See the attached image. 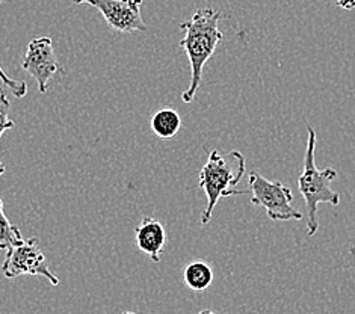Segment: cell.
Masks as SVG:
<instances>
[{
    "label": "cell",
    "mask_w": 355,
    "mask_h": 314,
    "mask_svg": "<svg viewBox=\"0 0 355 314\" xmlns=\"http://www.w3.org/2000/svg\"><path fill=\"white\" fill-rule=\"evenodd\" d=\"M307 148L304 156V168L298 178V189L307 206V236L313 237L319 230L318 207L319 204L339 206L340 195L331 189V183L337 178L334 168L319 169L315 162L316 152V132L311 125H307Z\"/></svg>",
    "instance_id": "2"
},
{
    "label": "cell",
    "mask_w": 355,
    "mask_h": 314,
    "mask_svg": "<svg viewBox=\"0 0 355 314\" xmlns=\"http://www.w3.org/2000/svg\"><path fill=\"white\" fill-rule=\"evenodd\" d=\"M150 127L160 139H171L182 129V116L173 107H162L151 116Z\"/></svg>",
    "instance_id": "10"
},
{
    "label": "cell",
    "mask_w": 355,
    "mask_h": 314,
    "mask_svg": "<svg viewBox=\"0 0 355 314\" xmlns=\"http://www.w3.org/2000/svg\"><path fill=\"white\" fill-rule=\"evenodd\" d=\"M0 80L3 82V85L6 88H10V91L12 92V96L17 98H23L24 96L28 94V83L24 80H17L10 78L5 73V70L2 69V65H0Z\"/></svg>",
    "instance_id": "13"
},
{
    "label": "cell",
    "mask_w": 355,
    "mask_h": 314,
    "mask_svg": "<svg viewBox=\"0 0 355 314\" xmlns=\"http://www.w3.org/2000/svg\"><path fill=\"white\" fill-rule=\"evenodd\" d=\"M245 174V157L241 151L233 150L228 155H221L216 148L210 150L206 164L200 171L198 188L205 191L206 207L201 213V224L206 225L212 219V213L223 197L241 195L245 191L233 189Z\"/></svg>",
    "instance_id": "3"
},
{
    "label": "cell",
    "mask_w": 355,
    "mask_h": 314,
    "mask_svg": "<svg viewBox=\"0 0 355 314\" xmlns=\"http://www.w3.org/2000/svg\"><path fill=\"white\" fill-rule=\"evenodd\" d=\"M24 239L20 228L11 224L10 219L5 215L3 201L0 198V250H10Z\"/></svg>",
    "instance_id": "11"
},
{
    "label": "cell",
    "mask_w": 355,
    "mask_h": 314,
    "mask_svg": "<svg viewBox=\"0 0 355 314\" xmlns=\"http://www.w3.org/2000/svg\"><path fill=\"white\" fill-rule=\"evenodd\" d=\"M97 8L106 23L120 33L146 32L147 24L141 15L142 0H74Z\"/></svg>",
    "instance_id": "7"
},
{
    "label": "cell",
    "mask_w": 355,
    "mask_h": 314,
    "mask_svg": "<svg viewBox=\"0 0 355 314\" xmlns=\"http://www.w3.org/2000/svg\"><path fill=\"white\" fill-rule=\"evenodd\" d=\"M21 67L37 82L41 94H46L50 80L64 71L55 55L52 38L47 35L37 37L29 42Z\"/></svg>",
    "instance_id": "6"
},
{
    "label": "cell",
    "mask_w": 355,
    "mask_h": 314,
    "mask_svg": "<svg viewBox=\"0 0 355 314\" xmlns=\"http://www.w3.org/2000/svg\"><path fill=\"white\" fill-rule=\"evenodd\" d=\"M121 314H139V313H133V311H123ZM198 314H218V313H215V311H212V310H202V311H200Z\"/></svg>",
    "instance_id": "15"
},
{
    "label": "cell",
    "mask_w": 355,
    "mask_h": 314,
    "mask_svg": "<svg viewBox=\"0 0 355 314\" xmlns=\"http://www.w3.org/2000/svg\"><path fill=\"white\" fill-rule=\"evenodd\" d=\"M251 202L263 207L270 220H302V213L293 207V193L282 182H270L257 171L248 177Z\"/></svg>",
    "instance_id": "4"
},
{
    "label": "cell",
    "mask_w": 355,
    "mask_h": 314,
    "mask_svg": "<svg viewBox=\"0 0 355 314\" xmlns=\"http://www.w3.org/2000/svg\"><path fill=\"white\" fill-rule=\"evenodd\" d=\"M2 272L8 279L21 275H32L49 279L52 286H59L61 283L56 274L49 269L38 237L23 239L20 243L6 250V256L2 263Z\"/></svg>",
    "instance_id": "5"
},
{
    "label": "cell",
    "mask_w": 355,
    "mask_h": 314,
    "mask_svg": "<svg viewBox=\"0 0 355 314\" xmlns=\"http://www.w3.org/2000/svg\"><path fill=\"white\" fill-rule=\"evenodd\" d=\"M10 110L11 103L10 98H8L6 92L0 88V139H2L3 133L10 129H14L15 123L10 118ZM5 174V165L0 162V175Z\"/></svg>",
    "instance_id": "12"
},
{
    "label": "cell",
    "mask_w": 355,
    "mask_h": 314,
    "mask_svg": "<svg viewBox=\"0 0 355 314\" xmlns=\"http://www.w3.org/2000/svg\"><path fill=\"white\" fill-rule=\"evenodd\" d=\"M135 241L138 248L155 263L160 261L166 245L165 227L157 219L146 216L135 230Z\"/></svg>",
    "instance_id": "8"
},
{
    "label": "cell",
    "mask_w": 355,
    "mask_h": 314,
    "mask_svg": "<svg viewBox=\"0 0 355 314\" xmlns=\"http://www.w3.org/2000/svg\"><path fill=\"white\" fill-rule=\"evenodd\" d=\"M221 17V12L214 8H201L193 12L191 20L180 24L183 38L179 46L188 56L191 67V83L182 94L184 103H191L196 98L202 79V70L214 56L219 41L223 40V32L219 29Z\"/></svg>",
    "instance_id": "1"
},
{
    "label": "cell",
    "mask_w": 355,
    "mask_h": 314,
    "mask_svg": "<svg viewBox=\"0 0 355 314\" xmlns=\"http://www.w3.org/2000/svg\"><path fill=\"white\" fill-rule=\"evenodd\" d=\"M183 281L193 292H205L214 283V269L205 260H193L183 269Z\"/></svg>",
    "instance_id": "9"
},
{
    "label": "cell",
    "mask_w": 355,
    "mask_h": 314,
    "mask_svg": "<svg viewBox=\"0 0 355 314\" xmlns=\"http://www.w3.org/2000/svg\"><path fill=\"white\" fill-rule=\"evenodd\" d=\"M2 2H3V0H0V5H2Z\"/></svg>",
    "instance_id": "16"
},
{
    "label": "cell",
    "mask_w": 355,
    "mask_h": 314,
    "mask_svg": "<svg viewBox=\"0 0 355 314\" xmlns=\"http://www.w3.org/2000/svg\"><path fill=\"white\" fill-rule=\"evenodd\" d=\"M336 5L346 11L355 10V0H336Z\"/></svg>",
    "instance_id": "14"
}]
</instances>
